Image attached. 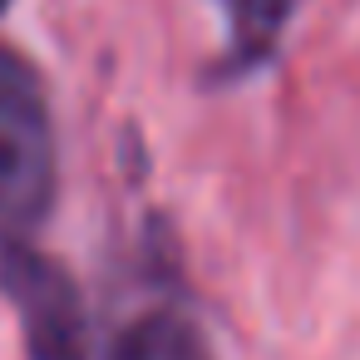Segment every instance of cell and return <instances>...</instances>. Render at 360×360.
<instances>
[{
    "label": "cell",
    "instance_id": "6da1fadb",
    "mask_svg": "<svg viewBox=\"0 0 360 360\" xmlns=\"http://www.w3.org/2000/svg\"><path fill=\"white\" fill-rule=\"evenodd\" d=\"M60 198V139L40 70L0 45V242L35 237Z\"/></svg>",
    "mask_w": 360,
    "mask_h": 360
},
{
    "label": "cell",
    "instance_id": "7a4b0ae2",
    "mask_svg": "<svg viewBox=\"0 0 360 360\" xmlns=\"http://www.w3.org/2000/svg\"><path fill=\"white\" fill-rule=\"evenodd\" d=\"M0 291L20 316L30 360H89L84 291L65 262L25 242H0Z\"/></svg>",
    "mask_w": 360,
    "mask_h": 360
},
{
    "label": "cell",
    "instance_id": "3957f363",
    "mask_svg": "<svg viewBox=\"0 0 360 360\" xmlns=\"http://www.w3.org/2000/svg\"><path fill=\"white\" fill-rule=\"evenodd\" d=\"M109 360H217V355H212L202 326L188 311L158 306V311L139 316L134 326H124Z\"/></svg>",
    "mask_w": 360,
    "mask_h": 360
},
{
    "label": "cell",
    "instance_id": "277c9868",
    "mask_svg": "<svg viewBox=\"0 0 360 360\" xmlns=\"http://www.w3.org/2000/svg\"><path fill=\"white\" fill-rule=\"evenodd\" d=\"M11 6H15V0H0V15H6V11H11Z\"/></svg>",
    "mask_w": 360,
    "mask_h": 360
},
{
    "label": "cell",
    "instance_id": "5b68a950",
    "mask_svg": "<svg viewBox=\"0 0 360 360\" xmlns=\"http://www.w3.org/2000/svg\"><path fill=\"white\" fill-rule=\"evenodd\" d=\"M222 6H232V0H222Z\"/></svg>",
    "mask_w": 360,
    "mask_h": 360
}]
</instances>
